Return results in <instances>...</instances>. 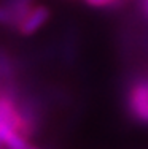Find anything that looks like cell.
Listing matches in <instances>:
<instances>
[{
	"instance_id": "cell-5",
	"label": "cell",
	"mask_w": 148,
	"mask_h": 149,
	"mask_svg": "<svg viewBox=\"0 0 148 149\" xmlns=\"http://www.w3.org/2000/svg\"><path fill=\"white\" fill-rule=\"evenodd\" d=\"M30 149H38L37 146H32V144H30Z\"/></svg>"
},
{
	"instance_id": "cell-6",
	"label": "cell",
	"mask_w": 148,
	"mask_h": 149,
	"mask_svg": "<svg viewBox=\"0 0 148 149\" xmlns=\"http://www.w3.org/2000/svg\"><path fill=\"white\" fill-rule=\"evenodd\" d=\"M2 81H3V78H2V73H0V83H2Z\"/></svg>"
},
{
	"instance_id": "cell-4",
	"label": "cell",
	"mask_w": 148,
	"mask_h": 149,
	"mask_svg": "<svg viewBox=\"0 0 148 149\" xmlns=\"http://www.w3.org/2000/svg\"><path fill=\"white\" fill-rule=\"evenodd\" d=\"M0 26L11 27V15L3 5L0 6Z\"/></svg>"
},
{
	"instance_id": "cell-2",
	"label": "cell",
	"mask_w": 148,
	"mask_h": 149,
	"mask_svg": "<svg viewBox=\"0 0 148 149\" xmlns=\"http://www.w3.org/2000/svg\"><path fill=\"white\" fill-rule=\"evenodd\" d=\"M6 10L11 15V27L10 29H16L21 26L24 19L27 17L34 8V0H5L3 3Z\"/></svg>"
},
{
	"instance_id": "cell-1",
	"label": "cell",
	"mask_w": 148,
	"mask_h": 149,
	"mask_svg": "<svg viewBox=\"0 0 148 149\" xmlns=\"http://www.w3.org/2000/svg\"><path fill=\"white\" fill-rule=\"evenodd\" d=\"M49 19V10L46 6H34L32 11L27 15V17L21 22V26L18 27V32L22 35H32L35 33L45 22Z\"/></svg>"
},
{
	"instance_id": "cell-3",
	"label": "cell",
	"mask_w": 148,
	"mask_h": 149,
	"mask_svg": "<svg viewBox=\"0 0 148 149\" xmlns=\"http://www.w3.org/2000/svg\"><path fill=\"white\" fill-rule=\"evenodd\" d=\"M89 5L96 6V8H108V6L118 5L119 0H86Z\"/></svg>"
}]
</instances>
